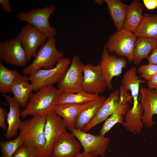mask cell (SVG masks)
<instances>
[{
  "mask_svg": "<svg viewBox=\"0 0 157 157\" xmlns=\"http://www.w3.org/2000/svg\"><path fill=\"white\" fill-rule=\"evenodd\" d=\"M61 92L53 85L43 87L33 94L20 115L24 118L28 115L46 116L53 111L57 105Z\"/></svg>",
  "mask_w": 157,
  "mask_h": 157,
  "instance_id": "cell-1",
  "label": "cell"
},
{
  "mask_svg": "<svg viewBox=\"0 0 157 157\" xmlns=\"http://www.w3.org/2000/svg\"><path fill=\"white\" fill-rule=\"evenodd\" d=\"M46 116H34L22 121L19 127V134L24 144L36 151L38 154L44 147L45 140L44 129Z\"/></svg>",
  "mask_w": 157,
  "mask_h": 157,
  "instance_id": "cell-2",
  "label": "cell"
},
{
  "mask_svg": "<svg viewBox=\"0 0 157 157\" xmlns=\"http://www.w3.org/2000/svg\"><path fill=\"white\" fill-rule=\"evenodd\" d=\"M56 42L55 37L48 38L46 42L39 49L33 61L23 69L24 74L30 75L42 67L45 69L53 68L58 60L63 57L62 52L56 48Z\"/></svg>",
  "mask_w": 157,
  "mask_h": 157,
  "instance_id": "cell-3",
  "label": "cell"
},
{
  "mask_svg": "<svg viewBox=\"0 0 157 157\" xmlns=\"http://www.w3.org/2000/svg\"><path fill=\"white\" fill-rule=\"evenodd\" d=\"M70 64V60L63 57L55 66L49 69H39L30 75L29 81L33 91H38L43 87L59 83L63 78Z\"/></svg>",
  "mask_w": 157,
  "mask_h": 157,
  "instance_id": "cell-4",
  "label": "cell"
},
{
  "mask_svg": "<svg viewBox=\"0 0 157 157\" xmlns=\"http://www.w3.org/2000/svg\"><path fill=\"white\" fill-rule=\"evenodd\" d=\"M56 6L52 5L44 8L33 9L27 12L19 13L16 17L19 21L27 22L44 35L48 38L55 37L56 28L49 23L50 15L54 12Z\"/></svg>",
  "mask_w": 157,
  "mask_h": 157,
  "instance_id": "cell-5",
  "label": "cell"
},
{
  "mask_svg": "<svg viewBox=\"0 0 157 157\" xmlns=\"http://www.w3.org/2000/svg\"><path fill=\"white\" fill-rule=\"evenodd\" d=\"M137 38L132 33L122 29L110 36L104 45L109 53L126 57L133 61L135 43Z\"/></svg>",
  "mask_w": 157,
  "mask_h": 157,
  "instance_id": "cell-6",
  "label": "cell"
},
{
  "mask_svg": "<svg viewBox=\"0 0 157 157\" xmlns=\"http://www.w3.org/2000/svg\"><path fill=\"white\" fill-rule=\"evenodd\" d=\"M63 119L53 111L46 115L44 129L45 144L38 153V157H51L53 146L60 136L66 131Z\"/></svg>",
  "mask_w": 157,
  "mask_h": 157,
  "instance_id": "cell-7",
  "label": "cell"
},
{
  "mask_svg": "<svg viewBox=\"0 0 157 157\" xmlns=\"http://www.w3.org/2000/svg\"><path fill=\"white\" fill-rule=\"evenodd\" d=\"M68 129L80 142L84 151L92 157L104 156L110 143L109 138L100 134L95 135L87 133L75 128Z\"/></svg>",
  "mask_w": 157,
  "mask_h": 157,
  "instance_id": "cell-8",
  "label": "cell"
},
{
  "mask_svg": "<svg viewBox=\"0 0 157 157\" xmlns=\"http://www.w3.org/2000/svg\"><path fill=\"white\" fill-rule=\"evenodd\" d=\"M84 65L79 57L74 55L63 78L58 83V89L61 92L73 93L83 90Z\"/></svg>",
  "mask_w": 157,
  "mask_h": 157,
  "instance_id": "cell-9",
  "label": "cell"
},
{
  "mask_svg": "<svg viewBox=\"0 0 157 157\" xmlns=\"http://www.w3.org/2000/svg\"><path fill=\"white\" fill-rule=\"evenodd\" d=\"M15 38L20 42L28 61L35 56L38 47L44 44L48 38L33 26L27 23Z\"/></svg>",
  "mask_w": 157,
  "mask_h": 157,
  "instance_id": "cell-10",
  "label": "cell"
},
{
  "mask_svg": "<svg viewBox=\"0 0 157 157\" xmlns=\"http://www.w3.org/2000/svg\"><path fill=\"white\" fill-rule=\"evenodd\" d=\"M99 64L103 77L108 89L113 88L111 82L114 77L120 76L122 69L126 68L127 61L124 58L111 55L104 46Z\"/></svg>",
  "mask_w": 157,
  "mask_h": 157,
  "instance_id": "cell-11",
  "label": "cell"
},
{
  "mask_svg": "<svg viewBox=\"0 0 157 157\" xmlns=\"http://www.w3.org/2000/svg\"><path fill=\"white\" fill-rule=\"evenodd\" d=\"M119 91L118 90H115L111 93L105 99L94 118L82 131L85 132L89 131L128 105V103L119 98Z\"/></svg>",
  "mask_w": 157,
  "mask_h": 157,
  "instance_id": "cell-12",
  "label": "cell"
},
{
  "mask_svg": "<svg viewBox=\"0 0 157 157\" xmlns=\"http://www.w3.org/2000/svg\"><path fill=\"white\" fill-rule=\"evenodd\" d=\"M83 73V89L85 92L99 95L107 88L99 64L84 65Z\"/></svg>",
  "mask_w": 157,
  "mask_h": 157,
  "instance_id": "cell-13",
  "label": "cell"
},
{
  "mask_svg": "<svg viewBox=\"0 0 157 157\" xmlns=\"http://www.w3.org/2000/svg\"><path fill=\"white\" fill-rule=\"evenodd\" d=\"M0 58L6 63L19 66L28 61L25 51L16 38L0 43Z\"/></svg>",
  "mask_w": 157,
  "mask_h": 157,
  "instance_id": "cell-14",
  "label": "cell"
},
{
  "mask_svg": "<svg viewBox=\"0 0 157 157\" xmlns=\"http://www.w3.org/2000/svg\"><path fill=\"white\" fill-rule=\"evenodd\" d=\"M76 138L72 133H64L54 145L51 157H75L78 154L81 146Z\"/></svg>",
  "mask_w": 157,
  "mask_h": 157,
  "instance_id": "cell-15",
  "label": "cell"
},
{
  "mask_svg": "<svg viewBox=\"0 0 157 157\" xmlns=\"http://www.w3.org/2000/svg\"><path fill=\"white\" fill-rule=\"evenodd\" d=\"M140 103L143 108L142 122L149 128L152 127L155 122L152 120L154 114L157 115V90L143 87L140 89Z\"/></svg>",
  "mask_w": 157,
  "mask_h": 157,
  "instance_id": "cell-16",
  "label": "cell"
},
{
  "mask_svg": "<svg viewBox=\"0 0 157 157\" xmlns=\"http://www.w3.org/2000/svg\"><path fill=\"white\" fill-rule=\"evenodd\" d=\"M146 81L142 79L137 75V69L132 67L127 70L124 74L122 79V85L131 92L133 105L129 110L133 112H137L143 109L142 106L138 102V96L140 92V86L141 83H145Z\"/></svg>",
  "mask_w": 157,
  "mask_h": 157,
  "instance_id": "cell-17",
  "label": "cell"
},
{
  "mask_svg": "<svg viewBox=\"0 0 157 157\" xmlns=\"http://www.w3.org/2000/svg\"><path fill=\"white\" fill-rule=\"evenodd\" d=\"M3 96L9 105L6 119L8 126L5 137L7 139L10 140L16 137L22 121L20 119V106L13 97L5 94Z\"/></svg>",
  "mask_w": 157,
  "mask_h": 157,
  "instance_id": "cell-18",
  "label": "cell"
},
{
  "mask_svg": "<svg viewBox=\"0 0 157 157\" xmlns=\"http://www.w3.org/2000/svg\"><path fill=\"white\" fill-rule=\"evenodd\" d=\"M29 78L26 75H20L15 80L11 87L13 97L23 108L26 107L33 94V86L29 82Z\"/></svg>",
  "mask_w": 157,
  "mask_h": 157,
  "instance_id": "cell-19",
  "label": "cell"
},
{
  "mask_svg": "<svg viewBox=\"0 0 157 157\" xmlns=\"http://www.w3.org/2000/svg\"><path fill=\"white\" fill-rule=\"evenodd\" d=\"M94 101L81 104L57 105L54 111L58 116L62 118L67 128H75L76 118L79 113Z\"/></svg>",
  "mask_w": 157,
  "mask_h": 157,
  "instance_id": "cell-20",
  "label": "cell"
},
{
  "mask_svg": "<svg viewBox=\"0 0 157 157\" xmlns=\"http://www.w3.org/2000/svg\"><path fill=\"white\" fill-rule=\"evenodd\" d=\"M144 8L143 3L139 0L132 1L129 6L123 29L134 33L143 18L142 13Z\"/></svg>",
  "mask_w": 157,
  "mask_h": 157,
  "instance_id": "cell-21",
  "label": "cell"
},
{
  "mask_svg": "<svg viewBox=\"0 0 157 157\" xmlns=\"http://www.w3.org/2000/svg\"><path fill=\"white\" fill-rule=\"evenodd\" d=\"M105 99L104 97L100 96L83 109L77 116L75 128L78 130H83L94 118Z\"/></svg>",
  "mask_w": 157,
  "mask_h": 157,
  "instance_id": "cell-22",
  "label": "cell"
},
{
  "mask_svg": "<svg viewBox=\"0 0 157 157\" xmlns=\"http://www.w3.org/2000/svg\"><path fill=\"white\" fill-rule=\"evenodd\" d=\"M117 31L123 29L129 6L119 0H104Z\"/></svg>",
  "mask_w": 157,
  "mask_h": 157,
  "instance_id": "cell-23",
  "label": "cell"
},
{
  "mask_svg": "<svg viewBox=\"0 0 157 157\" xmlns=\"http://www.w3.org/2000/svg\"><path fill=\"white\" fill-rule=\"evenodd\" d=\"M134 34L138 38L157 39V14L146 13Z\"/></svg>",
  "mask_w": 157,
  "mask_h": 157,
  "instance_id": "cell-24",
  "label": "cell"
},
{
  "mask_svg": "<svg viewBox=\"0 0 157 157\" xmlns=\"http://www.w3.org/2000/svg\"><path fill=\"white\" fill-rule=\"evenodd\" d=\"M157 47V39L142 38H137L135 43L133 62L135 65L140 63Z\"/></svg>",
  "mask_w": 157,
  "mask_h": 157,
  "instance_id": "cell-25",
  "label": "cell"
},
{
  "mask_svg": "<svg viewBox=\"0 0 157 157\" xmlns=\"http://www.w3.org/2000/svg\"><path fill=\"white\" fill-rule=\"evenodd\" d=\"M100 96L98 94L88 93L83 90L76 93L62 92L59 96L57 104H83L95 100Z\"/></svg>",
  "mask_w": 157,
  "mask_h": 157,
  "instance_id": "cell-26",
  "label": "cell"
},
{
  "mask_svg": "<svg viewBox=\"0 0 157 157\" xmlns=\"http://www.w3.org/2000/svg\"><path fill=\"white\" fill-rule=\"evenodd\" d=\"M144 109L137 112H133L129 109L127 111L124 118L123 126L126 129L133 134H138L143 126L142 118Z\"/></svg>",
  "mask_w": 157,
  "mask_h": 157,
  "instance_id": "cell-27",
  "label": "cell"
},
{
  "mask_svg": "<svg viewBox=\"0 0 157 157\" xmlns=\"http://www.w3.org/2000/svg\"><path fill=\"white\" fill-rule=\"evenodd\" d=\"M21 74L16 69L7 68L0 60V92L3 94L11 92V87Z\"/></svg>",
  "mask_w": 157,
  "mask_h": 157,
  "instance_id": "cell-28",
  "label": "cell"
},
{
  "mask_svg": "<svg viewBox=\"0 0 157 157\" xmlns=\"http://www.w3.org/2000/svg\"><path fill=\"white\" fill-rule=\"evenodd\" d=\"M129 107L128 104L108 118L103 125L99 134L104 136L116 124L119 123L122 124L124 122V116L129 110Z\"/></svg>",
  "mask_w": 157,
  "mask_h": 157,
  "instance_id": "cell-29",
  "label": "cell"
},
{
  "mask_svg": "<svg viewBox=\"0 0 157 157\" xmlns=\"http://www.w3.org/2000/svg\"><path fill=\"white\" fill-rule=\"evenodd\" d=\"M24 144V141L19 134L15 139L0 142L1 157H12L17 150Z\"/></svg>",
  "mask_w": 157,
  "mask_h": 157,
  "instance_id": "cell-30",
  "label": "cell"
},
{
  "mask_svg": "<svg viewBox=\"0 0 157 157\" xmlns=\"http://www.w3.org/2000/svg\"><path fill=\"white\" fill-rule=\"evenodd\" d=\"M138 71L140 76L147 81L157 73V65L149 64L142 65L138 67Z\"/></svg>",
  "mask_w": 157,
  "mask_h": 157,
  "instance_id": "cell-31",
  "label": "cell"
},
{
  "mask_svg": "<svg viewBox=\"0 0 157 157\" xmlns=\"http://www.w3.org/2000/svg\"><path fill=\"white\" fill-rule=\"evenodd\" d=\"M12 157H38L36 151L23 144L15 152Z\"/></svg>",
  "mask_w": 157,
  "mask_h": 157,
  "instance_id": "cell-32",
  "label": "cell"
},
{
  "mask_svg": "<svg viewBox=\"0 0 157 157\" xmlns=\"http://www.w3.org/2000/svg\"><path fill=\"white\" fill-rule=\"evenodd\" d=\"M8 113L3 108L0 107V126L3 130L7 129V126L5 121L6 120Z\"/></svg>",
  "mask_w": 157,
  "mask_h": 157,
  "instance_id": "cell-33",
  "label": "cell"
},
{
  "mask_svg": "<svg viewBox=\"0 0 157 157\" xmlns=\"http://www.w3.org/2000/svg\"><path fill=\"white\" fill-rule=\"evenodd\" d=\"M149 64L157 65V47L154 48L151 53L147 58Z\"/></svg>",
  "mask_w": 157,
  "mask_h": 157,
  "instance_id": "cell-34",
  "label": "cell"
},
{
  "mask_svg": "<svg viewBox=\"0 0 157 157\" xmlns=\"http://www.w3.org/2000/svg\"><path fill=\"white\" fill-rule=\"evenodd\" d=\"M143 3L148 10H153L157 8V0H143Z\"/></svg>",
  "mask_w": 157,
  "mask_h": 157,
  "instance_id": "cell-35",
  "label": "cell"
},
{
  "mask_svg": "<svg viewBox=\"0 0 157 157\" xmlns=\"http://www.w3.org/2000/svg\"><path fill=\"white\" fill-rule=\"evenodd\" d=\"M0 4L2 6L3 10L4 12L9 13H13L8 0H0Z\"/></svg>",
  "mask_w": 157,
  "mask_h": 157,
  "instance_id": "cell-36",
  "label": "cell"
},
{
  "mask_svg": "<svg viewBox=\"0 0 157 157\" xmlns=\"http://www.w3.org/2000/svg\"><path fill=\"white\" fill-rule=\"evenodd\" d=\"M147 84L150 89L157 90V73L147 81Z\"/></svg>",
  "mask_w": 157,
  "mask_h": 157,
  "instance_id": "cell-37",
  "label": "cell"
},
{
  "mask_svg": "<svg viewBox=\"0 0 157 157\" xmlns=\"http://www.w3.org/2000/svg\"><path fill=\"white\" fill-rule=\"evenodd\" d=\"M75 157H92L90 155L83 151L81 153H79Z\"/></svg>",
  "mask_w": 157,
  "mask_h": 157,
  "instance_id": "cell-38",
  "label": "cell"
},
{
  "mask_svg": "<svg viewBox=\"0 0 157 157\" xmlns=\"http://www.w3.org/2000/svg\"><path fill=\"white\" fill-rule=\"evenodd\" d=\"M104 0H95V2L96 3L100 5H102L103 3Z\"/></svg>",
  "mask_w": 157,
  "mask_h": 157,
  "instance_id": "cell-39",
  "label": "cell"
}]
</instances>
